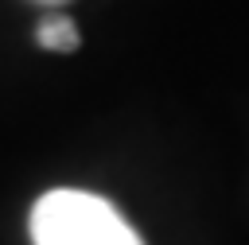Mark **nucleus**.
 <instances>
[{
  "label": "nucleus",
  "instance_id": "nucleus-3",
  "mask_svg": "<svg viewBox=\"0 0 249 245\" xmlns=\"http://www.w3.org/2000/svg\"><path fill=\"white\" fill-rule=\"evenodd\" d=\"M35 4H43V8H62V4H70V0H35Z\"/></svg>",
  "mask_w": 249,
  "mask_h": 245
},
{
  "label": "nucleus",
  "instance_id": "nucleus-1",
  "mask_svg": "<svg viewBox=\"0 0 249 245\" xmlns=\"http://www.w3.org/2000/svg\"><path fill=\"white\" fill-rule=\"evenodd\" d=\"M27 226L35 245H144L113 202L74 187L47 191L31 206Z\"/></svg>",
  "mask_w": 249,
  "mask_h": 245
},
{
  "label": "nucleus",
  "instance_id": "nucleus-2",
  "mask_svg": "<svg viewBox=\"0 0 249 245\" xmlns=\"http://www.w3.org/2000/svg\"><path fill=\"white\" fill-rule=\"evenodd\" d=\"M35 43H39L43 51L66 54V51H78L82 35H78L74 19H66V16H43V19L35 23Z\"/></svg>",
  "mask_w": 249,
  "mask_h": 245
}]
</instances>
